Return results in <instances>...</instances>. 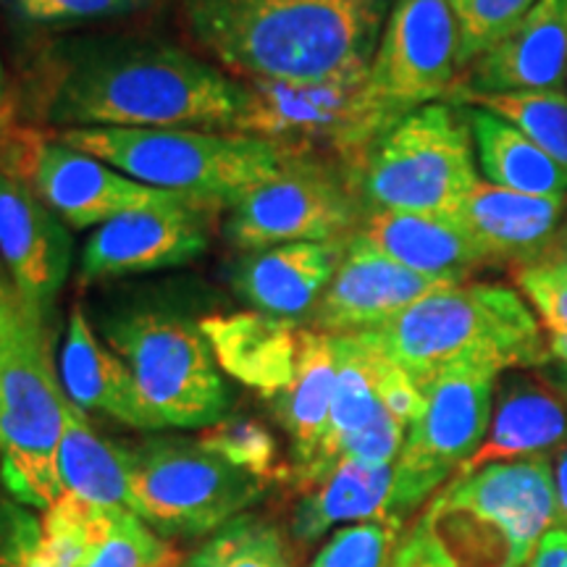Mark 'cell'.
<instances>
[{
    "instance_id": "cell-1",
    "label": "cell",
    "mask_w": 567,
    "mask_h": 567,
    "mask_svg": "<svg viewBox=\"0 0 567 567\" xmlns=\"http://www.w3.org/2000/svg\"><path fill=\"white\" fill-rule=\"evenodd\" d=\"M34 105L59 130L239 132L252 90L166 40L69 34L38 59Z\"/></svg>"
},
{
    "instance_id": "cell-2",
    "label": "cell",
    "mask_w": 567,
    "mask_h": 567,
    "mask_svg": "<svg viewBox=\"0 0 567 567\" xmlns=\"http://www.w3.org/2000/svg\"><path fill=\"white\" fill-rule=\"evenodd\" d=\"M392 0H182L195 45L247 82L363 87Z\"/></svg>"
},
{
    "instance_id": "cell-3",
    "label": "cell",
    "mask_w": 567,
    "mask_h": 567,
    "mask_svg": "<svg viewBox=\"0 0 567 567\" xmlns=\"http://www.w3.org/2000/svg\"><path fill=\"white\" fill-rule=\"evenodd\" d=\"M363 337L415 384L455 368H536L551 354L534 308L502 284H450Z\"/></svg>"
},
{
    "instance_id": "cell-4",
    "label": "cell",
    "mask_w": 567,
    "mask_h": 567,
    "mask_svg": "<svg viewBox=\"0 0 567 567\" xmlns=\"http://www.w3.org/2000/svg\"><path fill=\"white\" fill-rule=\"evenodd\" d=\"M66 405L45 316L13 295L0 318V481L19 505L45 513L63 494Z\"/></svg>"
},
{
    "instance_id": "cell-5",
    "label": "cell",
    "mask_w": 567,
    "mask_h": 567,
    "mask_svg": "<svg viewBox=\"0 0 567 567\" xmlns=\"http://www.w3.org/2000/svg\"><path fill=\"white\" fill-rule=\"evenodd\" d=\"M421 517L463 567H523L559 523L551 463L513 460L460 473Z\"/></svg>"
},
{
    "instance_id": "cell-6",
    "label": "cell",
    "mask_w": 567,
    "mask_h": 567,
    "mask_svg": "<svg viewBox=\"0 0 567 567\" xmlns=\"http://www.w3.org/2000/svg\"><path fill=\"white\" fill-rule=\"evenodd\" d=\"M55 140L95 155L132 179L168 193L226 203L271 179L289 161L271 140L208 130H63Z\"/></svg>"
},
{
    "instance_id": "cell-7",
    "label": "cell",
    "mask_w": 567,
    "mask_h": 567,
    "mask_svg": "<svg viewBox=\"0 0 567 567\" xmlns=\"http://www.w3.org/2000/svg\"><path fill=\"white\" fill-rule=\"evenodd\" d=\"M352 179L368 213L455 216L481 182L465 109L431 103L408 113L368 147Z\"/></svg>"
},
{
    "instance_id": "cell-8",
    "label": "cell",
    "mask_w": 567,
    "mask_h": 567,
    "mask_svg": "<svg viewBox=\"0 0 567 567\" xmlns=\"http://www.w3.org/2000/svg\"><path fill=\"white\" fill-rule=\"evenodd\" d=\"M460 32L446 0H392L363 87L354 95L347 163L358 168L389 126L450 97L457 84Z\"/></svg>"
},
{
    "instance_id": "cell-9",
    "label": "cell",
    "mask_w": 567,
    "mask_h": 567,
    "mask_svg": "<svg viewBox=\"0 0 567 567\" xmlns=\"http://www.w3.org/2000/svg\"><path fill=\"white\" fill-rule=\"evenodd\" d=\"M130 509L155 534H216L266 494L268 481L239 471L200 442L158 436L126 446Z\"/></svg>"
},
{
    "instance_id": "cell-10",
    "label": "cell",
    "mask_w": 567,
    "mask_h": 567,
    "mask_svg": "<svg viewBox=\"0 0 567 567\" xmlns=\"http://www.w3.org/2000/svg\"><path fill=\"white\" fill-rule=\"evenodd\" d=\"M105 337L163 429H210L224 421L229 389L200 326L166 313H132L116 318Z\"/></svg>"
},
{
    "instance_id": "cell-11",
    "label": "cell",
    "mask_w": 567,
    "mask_h": 567,
    "mask_svg": "<svg viewBox=\"0 0 567 567\" xmlns=\"http://www.w3.org/2000/svg\"><path fill=\"white\" fill-rule=\"evenodd\" d=\"M494 368H455L421 381L423 408L396 457V488L408 517L450 484L484 444L499 381Z\"/></svg>"
},
{
    "instance_id": "cell-12",
    "label": "cell",
    "mask_w": 567,
    "mask_h": 567,
    "mask_svg": "<svg viewBox=\"0 0 567 567\" xmlns=\"http://www.w3.org/2000/svg\"><path fill=\"white\" fill-rule=\"evenodd\" d=\"M360 200L331 168L287 161L271 179L255 184L229 203L226 239L239 250H266L292 243H329L352 237Z\"/></svg>"
},
{
    "instance_id": "cell-13",
    "label": "cell",
    "mask_w": 567,
    "mask_h": 567,
    "mask_svg": "<svg viewBox=\"0 0 567 567\" xmlns=\"http://www.w3.org/2000/svg\"><path fill=\"white\" fill-rule=\"evenodd\" d=\"M213 200L184 197L122 213L92 231L82 250V281L124 279L189 264L208 250Z\"/></svg>"
},
{
    "instance_id": "cell-14",
    "label": "cell",
    "mask_w": 567,
    "mask_h": 567,
    "mask_svg": "<svg viewBox=\"0 0 567 567\" xmlns=\"http://www.w3.org/2000/svg\"><path fill=\"white\" fill-rule=\"evenodd\" d=\"M30 179L40 200L71 229L103 226L122 213L195 197L147 187L95 155L76 151L55 137L38 142L30 163Z\"/></svg>"
},
{
    "instance_id": "cell-15",
    "label": "cell",
    "mask_w": 567,
    "mask_h": 567,
    "mask_svg": "<svg viewBox=\"0 0 567 567\" xmlns=\"http://www.w3.org/2000/svg\"><path fill=\"white\" fill-rule=\"evenodd\" d=\"M71 258L69 226L24 179L0 172V260L19 302L48 318L69 279Z\"/></svg>"
},
{
    "instance_id": "cell-16",
    "label": "cell",
    "mask_w": 567,
    "mask_h": 567,
    "mask_svg": "<svg viewBox=\"0 0 567 567\" xmlns=\"http://www.w3.org/2000/svg\"><path fill=\"white\" fill-rule=\"evenodd\" d=\"M450 284L455 281L410 271L352 234L344 260L316 305L313 329L323 334H365Z\"/></svg>"
},
{
    "instance_id": "cell-17",
    "label": "cell",
    "mask_w": 567,
    "mask_h": 567,
    "mask_svg": "<svg viewBox=\"0 0 567 567\" xmlns=\"http://www.w3.org/2000/svg\"><path fill=\"white\" fill-rule=\"evenodd\" d=\"M567 0H536L496 45L467 66L450 97L565 90Z\"/></svg>"
},
{
    "instance_id": "cell-18",
    "label": "cell",
    "mask_w": 567,
    "mask_h": 567,
    "mask_svg": "<svg viewBox=\"0 0 567 567\" xmlns=\"http://www.w3.org/2000/svg\"><path fill=\"white\" fill-rule=\"evenodd\" d=\"M350 239L292 243L245 252L234 264V292L258 313L297 321L313 316L318 300L344 260Z\"/></svg>"
},
{
    "instance_id": "cell-19",
    "label": "cell",
    "mask_w": 567,
    "mask_h": 567,
    "mask_svg": "<svg viewBox=\"0 0 567 567\" xmlns=\"http://www.w3.org/2000/svg\"><path fill=\"white\" fill-rule=\"evenodd\" d=\"M565 213L567 195H526L478 182L455 218L492 264L528 266L555 239Z\"/></svg>"
},
{
    "instance_id": "cell-20",
    "label": "cell",
    "mask_w": 567,
    "mask_h": 567,
    "mask_svg": "<svg viewBox=\"0 0 567 567\" xmlns=\"http://www.w3.org/2000/svg\"><path fill=\"white\" fill-rule=\"evenodd\" d=\"M526 368L507 371L492 410L484 444L460 473L481 465L547 457L567 444V405L563 394ZM457 473V476H460Z\"/></svg>"
},
{
    "instance_id": "cell-21",
    "label": "cell",
    "mask_w": 567,
    "mask_h": 567,
    "mask_svg": "<svg viewBox=\"0 0 567 567\" xmlns=\"http://www.w3.org/2000/svg\"><path fill=\"white\" fill-rule=\"evenodd\" d=\"M354 234L410 271L444 281L460 284L476 268L492 264L471 231L455 216L442 213H365Z\"/></svg>"
},
{
    "instance_id": "cell-22",
    "label": "cell",
    "mask_w": 567,
    "mask_h": 567,
    "mask_svg": "<svg viewBox=\"0 0 567 567\" xmlns=\"http://www.w3.org/2000/svg\"><path fill=\"white\" fill-rule=\"evenodd\" d=\"M247 84L252 90V111L243 126V134L271 140L276 145H281L284 140H326L347 158L354 126V95L360 87L279 82Z\"/></svg>"
},
{
    "instance_id": "cell-23",
    "label": "cell",
    "mask_w": 567,
    "mask_h": 567,
    "mask_svg": "<svg viewBox=\"0 0 567 567\" xmlns=\"http://www.w3.org/2000/svg\"><path fill=\"white\" fill-rule=\"evenodd\" d=\"M61 386L76 408L97 410L140 431H163L122 358L92 334L82 308H71L61 347Z\"/></svg>"
},
{
    "instance_id": "cell-24",
    "label": "cell",
    "mask_w": 567,
    "mask_h": 567,
    "mask_svg": "<svg viewBox=\"0 0 567 567\" xmlns=\"http://www.w3.org/2000/svg\"><path fill=\"white\" fill-rule=\"evenodd\" d=\"M402 523L408 513L402 509L396 488V467L371 465L342 460L329 476L308 486L295 507L292 534L297 542L313 544L326 530L339 523Z\"/></svg>"
},
{
    "instance_id": "cell-25",
    "label": "cell",
    "mask_w": 567,
    "mask_h": 567,
    "mask_svg": "<svg viewBox=\"0 0 567 567\" xmlns=\"http://www.w3.org/2000/svg\"><path fill=\"white\" fill-rule=\"evenodd\" d=\"M213 358L243 384L266 396H279L292 384L300 358L302 329L266 313L213 316L200 323Z\"/></svg>"
},
{
    "instance_id": "cell-26",
    "label": "cell",
    "mask_w": 567,
    "mask_h": 567,
    "mask_svg": "<svg viewBox=\"0 0 567 567\" xmlns=\"http://www.w3.org/2000/svg\"><path fill=\"white\" fill-rule=\"evenodd\" d=\"M337 337V386L331 400L329 431L313 465L292 478V486L305 492L323 476L334 471L344 446L354 436L363 434L386 408L379 386L381 354L363 334H334Z\"/></svg>"
},
{
    "instance_id": "cell-27",
    "label": "cell",
    "mask_w": 567,
    "mask_h": 567,
    "mask_svg": "<svg viewBox=\"0 0 567 567\" xmlns=\"http://www.w3.org/2000/svg\"><path fill=\"white\" fill-rule=\"evenodd\" d=\"M337 386V337L316 329H302L300 358L292 384L274 396L276 413L289 439H292V471L284 476L295 478L313 465L329 431L331 400Z\"/></svg>"
},
{
    "instance_id": "cell-28",
    "label": "cell",
    "mask_w": 567,
    "mask_h": 567,
    "mask_svg": "<svg viewBox=\"0 0 567 567\" xmlns=\"http://www.w3.org/2000/svg\"><path fill=\"white\" fill-rule=\"evenodd\" d=\"M481 174L488 184L526 195H567V168L496 113L463 105Z\"/></svg>"
},
{
    "instance_id": "cell-29",
    "label": "cell",
    "mask_w": 567,
    "mask_h": 567,
    "mask_svg": "<svg viewBox=\"0 0 567 567\" xmlns=\"http://www.w3.org/2000/svg\"><path fill=\"white\" fill-rule=\"evenodd\" d=\"M63 494L95 509L130 507L126 446L95 434L87 415L69 400L59 450Z\"/></svg>"
},
{
    "instance_id": "cell-30",
    "label": "cell",
    "mask_w": 567,
    "mask_h": 567,
    "mask_svg": "<svg viewBox=\"0 0 567 567\" xmlns=\"http://www.w3.org/2000/svg\"><path fill=\"white\" fill-rule=\"evenodd\" d=\"M457 105H478L505 118L536 142L549 158L567 168V90L496 92V95H457Z\"/></svg>"
},
{
    "instance_id": "cell-31",
    "label": "cell",
    "mask_w": 567,
    "mask_h": 567,
    "mask_svg": "<svg viewBox=\"0 0 567 567\" xmlns=\"http://www.w3.org/2000/svg\"><path fill=\"white\" fill-rule=\"evenodd\" d=\"M179 555L130 507L97 509L95 536L80 567H176Z\"/></svg>"
},
{
    "instance_id": "cell-32",
    "label": "cell",
    "mask_w": 567,
    "mask_h": 567,
    "mask_svg": "<svg viewBox=\"0 0 567 567\" xmlns=\"http://www.w3.org/2000/svg\"><path fill=\"white\" fill-rule=\"evenodd\" d=\"M189 567H295L279 528L258 515H239L189 557Z\"/></svg>"
},
{
    "instance_id": "cell-33",
    "label": "cell",
    "mask_w": 567,
    "mask_h": 567,
    "mask_svg": "<svg viewBox=\"0 0 567 567\" xmlns=\"http://www.w3.org/2000/svg\"><path fill=\"white\" fill-rule=\"evenodd\" d=\"M97 509L74 496L61 494L42 513L40 538L32 551V567H80L95 536Z\"/></svg>"
},
{
    "instance_id": "cell-34",
    "label": "cell",
    "mask_w": 567,
    "mask_h": 567,
    "mask_svg": "<svg viewBox=\"0 0 567 567\" xmlns=\"http://www.w3.org/2000/svg\"><path fill=\"white\" fill-rule=\"evenodd\" d=\"M536 0H446L460 32V66H471L513 30Z\"/></svg>"
},
{
    "instance_id": "cell-35",
    "label": "cell",
    "mask_w": 567,
    "mask_h": 567,
    "mask_svg": "<svg viewBox=\"0 0 567 567\" xmlns=\"http://www.w3.org/2000/svg\"><path fill=\"white\" fill-rule=\"evenodd\" d=\"M200 444L239 471L252 473L264 481L276 476V463H279L276 442L266 431V425L252 421V417H224L210 429H203Z\"/></svg>"
},
{
    "instance_id": "cell-36",
    "label": "cell",
    "mask_w": 567,
    "mask_h": 567,
    "mask_svg": "<svg viewBox=\"0 0 567 567\" xmlns=\"http://www.w3.org/2000/svg\"><path fill=\"white\" fill-rule=\"evenodd\" d=\"M513 279L547 334L549 352L567 365V276L547 266H515Z\"/></svg>"
},
{
    "instance_id": "cell-37",
    "label": "cell",
    "mask_w": 567,
    "mask_h": 567,
    "mask_svg": "<svg viewBox=\"0 0 567 567\" xmlns=\"http://www.w3.org/2000/svg\"><path fill=\"white\" fill-rule=\"evenodd\" d=\"M396 523L371 520L339 528L310 567H389L400 542Z\"/></svg>"
},
{
    "instance_id": "cell-38",
    "label": "cell",
    "mask_w": 567,
    "mask_h": 567,
    "mask_svg": "<svg viewBox=\"0 0 567 567\" xmlns=\"http://www.w3.org/2000/svg\"><path fill=\"white\" fill-rule=\"evenodd\" d=\"M153 3L155 0H9L11 11L21 21L38 27H74L132 17Z\"/></svg>"
},
{
    "instance_id": "cell-39",
    "label": "cell",
    "mask_w": 567,
    "mask_h": 567,
    "mask_svg": "<svg viewBox=\"0 0 567 567\" xmlns=\"http://www.w3.org/2000/svg\"><path fill=\"white\" fill-rule=\"evenodd\" d=\"M40 538V520L30 507L0 499V567H32V551Z\"/></svg>"
},
{
    "instance_id": "cell-40",
    "label": "cell",
    "mask_w": 567,
    "mask_h": 567,
    "mask_svg": "<svg viewBox=\"0 0 567 567\" xmlns=\"http://www.w3.org/2000/svg\"><path fill=\"white\" fill-rule=\"evenodd\" d=\"M389 567H463L455 557L446 551V547L439 542V536L431 530L423 517H417L413 530L405 538L396 542V549L392 555V565Z\"/></svg>"
},
{
    "instance_id": "cell-41",
    "label": "cell",
    "mask_w": 567,
    "mask_h": 567,
    "mask_svg": "<svg viewBox=\"0 0 567 567\" xmlns=\"http://www.w3.org/2000/svg\"><path fill=\"white\" fill-rule=\"evenodd\" d=\"M523 567H567V526L549 528Z\"/></svg>"
},
{
    "instance_id": "cell-42",
    "label": "cell",
    "mask_w": 567,
    "mask_h": 567,
    "mask_svg": "<svg viewBox=\"0 0 567 567\" xmlns=\"http://www.w3.org/2000/svg\"><path fill=\"white\" fill-rule=\"evenodd\" d=\"M534 266L555 268V271L567 276V218L563 221V226H559L555 239H551V243L544 247V252L534 260Z\"/></svg>"
},
{
    "instance_id": "cell-43",
    "label": "cell",
    "mask_w": 567,
    "mask_h": 567,
    "mask_svg": "<svg viewBox=\"0 0 567 567\" xmlns=\"http://www.w3.org/2000/svg\"><path fill=\"white\" fill-rule=\"evenodd\" d=\"M551 473H555V492H557L559 523H563V526H567V444L557 452L555 463H551Z\"/></svg>"
},
{
    "instance_id": "cell-44",
    "label": "cell",
    "mask_w": 567,
    "mask_h": 567,
    "mask_svg": "<svg viewBox=\"0 0 567 567\" xmlns=\"http://www.w3.org/2000/svg\"><path fill=\"white\" fill-rule=\"evenodd\" d=\"M11 300H13V289H9V284H6L3 276H0V316H3V310L9 308Z\"/></svg>"
},
{
    "instance_id": "cell-45",
    "label": "cell",
    "mask_w": 567,
    "mask_h": 567,
    "mask_svg": "<svg viewBox=\"0 0 567 567\" xmlns=\"http://www.w3.org/2000/svg\"><path fill=\"white\" fill-rule=\"evenodd\" d=\"M3 103H6V76H3V61H0V116H3Z\"/></svg>"
},
{
    "instance_id": "cell-46",
    "label": "cell",
    "mask_w": 567,
    "mask_h": 567,
    "mask_svg": "<svg viewBox=\"0 0 567 567\" xmlns=\"http://www.w3.org/2000/svg\"><path fill=\"white\" fill-rule=\"evenodd\" d=\"M3 313H6V310H3ZM0 318H3V316H0Z\"/></svg>"
},
{
    "instance_id": "cell-47",
    "label": "cell",
    "mask_w": 567,
    "mask_h": 567,
    "mask_svg": "<svg viewBox=\"0 0 567 567\" xmlns=\"http://www.w3.org/2000/svg\"><path fill=\"white\" fill-rule=\"evenodd\" d=\"M565 87H567V84H565Z\"/></svg>"
}]
</instances>
